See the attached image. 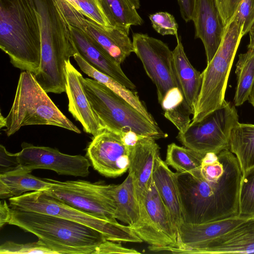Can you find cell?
I'll return each instance as SVG.
<instances>
[{"label": "cell", "instance_id": "836d02e7", "mask_svg": "<svg viewBox=\"0 0 254 254\" xmlns=\"http://www.w3.org/2000/svg\"><path fill=\"white\" fill-rule=\"evenodd\" d=\"M149 18L154 30L162 36L172 35L178 37V25L173 15L160 11L150 14Z\"/></svg>", "mask_w": 254, "mask_h": 254}, {"label": "cell", "instance_id": "484cf974", "mask_svg": "<svg viewBox=\"0 0 254 254\" xmlns=\"http://www.w3.org/2000/svg\"><path fill=\"white\" fill-rule=\"evenodd\" d=\"M73 58L80 69L89 77L105 85L117 95L123 98L147 120L154 125H158L152 116L149 113L144 104L140 100L137 93L129 89L112 77L93 67L79 54Z\"/></svg>", "mask_w": 254, "mask_h": 254}, {"label": "cell", "instance_id": "30bf717a", "mask_svg": "<svg viewBox=\"0 0 254 254\" xmlns=\"http://www.w3.org/2000/svg\"><path fill=\"white\" fill-rule=\"evenodd\" d=\"M235 107L226 101L201 121L179 131L177 138L186 147L203 154L229 149L231 131L239 123Z\"/></svg>", "mask_w": 254, "mask_h": 254}, {"label": "cell", "instance_id": "4316f807", "mask_svg": "<svg viewBox=\"0 0 254 254\" xmlns=\"http://www.w3.org/2000/svg\"><path fill=\"white\" fill-rule=\"evenodd\" d=\"M229 149L236 157L242 173L254 167V125L239 122L231 131Z\"/></svg>", "mask_w": 254, "mask_h": 254}, {"label": "cell", "instance_id": "3957f363", "mask_svg": "<svg viewBox=\"0 0 254 254\" xmlns=\"http://www.w3.org/2000/svg\"><path fill=\"white\" fill-rule=\"evenodd\" d=\"M0 48L14 67L38 71L41 37L35 0H0Z\"/></svg>", "mask_w": 254, "mask_h": 254}, {"label": "cell", "instance_id": "60d3db41", "mask_svg": "<svg viewBox=\"0 0 254 254\" xmlns=\"http://www.w3.org/2000/svg\"><path fill=\"white\" fill-rule=\"evenodd\" d=\"M11 215V207L5 200L0 201V227L1 228L6 224H8Z\"/></svg>", "mask_w": 254, "mask_h": 254}, {"label": "cell", "instance_id": "52a82bcc", "mask_svg": "<svg viewBox=\"0 0 254 254\" xmlns=\"http://www.w3.org/2000/svg\"><path fill=\"white\" fill-rule=\"evenodd\" d=\"M242 28L234 17L226 26L221 44L201 73V87L191 124L221 107L234 58L242 38Z\"/></svg>", "mask_w": 254, "mask_h": 254}, {"label": "cell", "instance_id": "603a6c76", "mask_svg": "<svg viewBox=\"0 0 254 254\" xmlns=\"http://www.w3.org/2000/svg\"><path fill=\"white\" fill-rule=\"evenodd\" d=\"M31 172L18 166L0 173V198L9 199L26 192L44 191L49 188V182L33 176Z\"/></svg>", "mask_w": 254, "mask_h": 254}, {"label": "cell", "instance_id": "8fae6325", "mask_svg": "<svg viewBox=\"0 0 254 254\" xmlns=\"http://www.w3.org/2000/svg\"><path fill=\"white\" fill-rule=\"evenodd\" d=\"M132 44L134 53L156 87L158 101L160 104L169 90L179 87L173 52L166 43L147 34L133 33Z\"/></svg>", "mask_w": 254, "mask_h": 254}, {"label": "cell", "instance_id": "7402d4cb", "mask_svg": "<svg viewBox=\"0 0 254 254\" xmlns=\"http://www.w3.org/2000/svg\"><path fill=\"white\" fill-rule=\"evenodd\" d=\"M172 51L174 70L179 87L193 116L202 84V74L190 64L179 37Z\"/></svg>", "mask_w": 254, "mask_h": 254}, {"label": "cell", "instance_id": "f35d334b", "mask_svg": "<svg viewBox=\"0 0 254 254\" xmlns=\"http://www.w3.org/2000/svg\"><path fill=\"white\" fill-rule=\"evenodd\" d=\"M18 166H19L18 153H11L1 144L0 145V173L14 169Z\"/></svg>", "mask_w": 254, "mask_h": 254}, {"label": "cell", "instance_id": "5b68a950", "mask_svg": "<svg viewBox=\"0 0 254 254\" xmlns=\"http://www.w3.org/2000/svg\"><path fill=\"white\" fill-rule=\"evenodd\" d=\"M47 93L33 73L26 70L21 72L11 109L6 117L0 116V128L5 127L3 130L7 136L30 125L54 126L81 133Z\"/></svg>", "mask_w": 254, "mask_h": 254}, {"label": "cell", "instance_id": "1f68e13d", "mask_svg": "<svg viewBox=\"0 0 254 254\" xmlns=\"http://www.w3.org/2000/svg\"><path fill=\"white\" fill-rule=\"evenodd\" d=\"M239 216L254 217V167L243 173L239 196Z\"/></svg>", "mask_w": 254, "mask_h": 254}, {"label": "cell", "instance_id": "74e56055", "mask_svg": "<svg viewBox=\"0 0 254 254\" xmlns=\"http://www.w3.org/2000/svg\"><path fill=\"white\" fill-rule=\"evenodd\" d=\"M242 0H216L218 9L226 26L234 17Z\"/></svg>", "mask_w": 254, "mask_h": 254}, {"label": "cell", "instance_id": "d4e9b609", "mask_svg": "<svg viewBox=\"0 0 254 254\" xmlns=\"http://www.w3.org/2000/svg\"><path fill=\"white\" fill-rule=\"evenodd\" d=\"M111 26L128 35L131 26L141 25L143 20L137 12L139 0H100Z\"/></svg>", "mask_w": 254, "mask_h": 254}, {"label": "cell", "instance_id": "4fadbf2b", "mask_svg": "<svg viewBox=\"0 0 254 254\" xmlns=\"http://www.w3.org/2000/svg\"><path fill=\"white\" fill-rule=\"evenodd\" d=\"M130 148L116 132L104 128L86 148V156L93 168L101 175L116 178L128 170Z\"/></svg>", "mask_w": 254, "mask_h": 254}, {"label": "cell", "instance_id": "ba28073f", "mask_svg": "<svg viewBox=\"0 0 254 254\" xmlns=\"http://www.w3.org/2000/svg\"><path fill=\"white\" fill-rule=\"evenodd\" d=\"M14 209L52 215L90 227L101 232L107 240L117 242L141 243L143 241L128 225L109 221L74 208L47 194L34 191L9 198Z\"/></svg>", "mask_w": 254, "mask_h": 254}, {"label": "cell", "instance_id": "7a4b0ae2", "mask_svg": "<svg viewBox=\"0 0 254 254\" xmlns=\"http://www.w3.org/2000/svg\"><path fill=\"white\" fill-rule=\"evenodd\" d=\"M38 9L41 37L39 68L34 74L47 93L66 91L65 62L76 54L69 24L56 0H35Z\"/></svg>", "mask_w": 254, "mask_h": 254}, {"label": "cell", "instance_id": "d590c367", "mask_svg": "<svg viewBox=\"0 0 254 254\" xmlns=\"http://www.w3.org/2000/svg\"><path fill=\"white\" fill-rule=\"evenodd\" d=\"M242 28L244 36L254 27V0H242L234 16Z\"/></svg>", "mask_w": 254, "mask_h": 254}, {"label": "cell", "instance_id": "8992f818", "mask_svg": "<svg viewBox=\"0 0 254 254\" xmlns=\"http://www.w3.org/2000/svg\"><path fill=\"white\" fill-rule=\"evenodd\" d=\"M83 84L90 105L104 128L113 131L131 130L154 139L167 134L151 123L127 101L93 78H84Z\"/></svg>", "mask_w": 254, "mask_h": 254}, {"label": "cell", "instance_id": "4dcf8cb0", "mask_svg": "<svg viewBox=\"0 0 254 254\" xmlns=\"http://www.w3.org/2000/svg\"><path fill=\"white\" fill-rule=\"evenodd\" d=\"M204 155L172 143L168 145L165 162L179 173H191L200 168Z\"/></svg>", "mask_w": 254, "mask_h": 254}, {"label": "cell", "instance_id": "f546056e", "mask_svg": "<svg viewBox=\"0 0 254 254\" xmlns=\"http://www.w3.org/2000/svg\"><path fill=\"white\" fill-rule=\"evenodd\" d=\"M237 86L234 98L235 106H240L248 101L249 95L254 81V48L239 55L236 64Z\"/></svg>", "mask_w": 254, "mask_h": 254}, {"label": "cell", "instance_id": "cb8c5ba5", "mask_svg": "<svg viewBox=\"0 0 254 254\" xmlns=\"http://www.w3.org/2000/svg\"><path fill=\"white\" fill-rule=\"evenodd\" d=\"M114 195L116 219L129 226L134 231L140 224L142 209L135 195L132 177L129 174L121 184L116 185Z\"/></svg>", "mask_w": 254, "mask_h": 254}, {"label": "cell", "instance_id": "7bdbcfd3", "mask_svg": "<svg viewBox=\"0 0 254 254\" xmlns=\"http://www.w3.org/2000/svg\"><path fill=\"white\" fill-rule=\"evenodd\" d=\"M250 42L248 45V48H254V27L249 32Z\"/></svg>", "mask_w": 254, "mask_h": 254}, {"label": "cell", "instance_id": "9c48e42d", "mask_svg": "<svg viewBox=\"0 0 254 254\" xmlns=\"http://www.w3.org/2000/svg\"><path fill=\"white\" fill-rule=\"evenodd\" d=\"M50 183L44 190L49 195L98 218L117 221L116 185L78 180L60 181L44 178Z\"/></svg>", "mask_w": 254, "mask_h": 254}, {"label": "cell", "instance_id": "277c9868", "mask_svg": "<svg viewBox=\"0 0 254 254\" xmlns=\"http://www.w3.org/2000/svg\"><path fill=\"white\" fill-rule=\"evenodd\" d=\"M37 236L57 254H91L105 238L99 231L62 217L12 209L8 223Z\"/></svg>", "mask_w": 254, "mask_h": 254}, {"label": "cell", "instance_id": "ac0fdd59", "mask_svg": "<svg viewBox=\"0 0 254 254\" xmlns=\"http://www.w3.org/2000/svg\"><path fill=\"white\" fill-rule=\"evenodd\" d=\"M191 20L195 38L202 42L208 64L221 44L226 27L216 0H196Z\"/></svg>", "mask_w": 254, "mask_h": 254}, {"label": "cell", "instance_id": "f1b7e54d", "mask_svg": "<svg viewBox=\"0 0 254 254\" xmlns=\"http://www.w3.org/2000/svg\"><path fill=\"white\" fill-rule=\"evenodd\" d=\"M165 117L179 131L185 130L190 125L192 115L184 95L179 87L169 90L160 104Z\"/></svg>", "mask_w": 254, "mask_h": 254}, {"label": "cell", "instance_id": "d6986e66", "mask_svg": "<svg viewBox=\"0 0 254 254\" xmlns=\"http://www.w3.org/2000/svg\"><path fill=\"white\" fill-rule=\"evenodd\" d=\"M68 23L95 40L120 64L134 52L128 35L115 27L101 26L77 11L73 13Z\"/></svg>", "mask_w": 254, "mask_h": 254}, {"label": "cell", "instance_id": "83f0119b", "mask_svg": "<svg viewBox=\"0 0 254 254\" xmlns=\"http://www.w3.org/2000/svg\"><path fill=\"white\" fill-rule=\"evenodd\" d=\"M144 204L152 222L176 245L177 233L173 225L169 211L154 183L153 179L148 188Z\"/></svg>", "mask_w": 254, "mask_h": 254}, {"label": "cell", "instance_id": "6da1fadb", "mask_svg": "<svg viewBox=\"0 0 254 254\" xmlns=\"http://www.w3.org/2000/svg\"><path fill=\"white\" fill-rule=\"evenodd\" d=\"M243 173L229 149L204 156L200 168L178 172L184 223H202L239 216Z\"/></svg>", "mask_w": 254, "mask_h": 254}, {"label": "cell", "instance_id": "ee69618b", "mask_svg": "<svg viewBox=\"0 0 254 254\" xmlns=\"http://www.w3.org/2000/svg\"><path fill=\"white\" fill-rule=\"evenodd\" d=\"M248 101L254 108V81L249 95Z\"/></svg>", "mask_w": 254, "mask_h": 254}, {"label": "cell", "instance_id": "e0dca14e", "mask_svg": "<svg viewBox=\"0 0 254 254\" xmlns=\"http://www.w3.org/2000/svg\"><path fill=\"white\" fill-rule=\"evenodd\" d=\"M65 67L68 111L81 123L85 132L95 136L104 128L88 99L83 84L84 78L70 61L65 62Z\"/></svg>", "mask_w": 254, "mask_h": 254}, {"label": "cell", "instance_id": "ab89813d", "mask_svg": "<svg viewBox=\"0 0 254 254\" xmlns=\"http://www.w3.org/2000/svg\"><path fill=\"white\" fill-rule=\"evenodd\" d=\"M181 15L186 22L192 20L196 0H177Z\"/></svg>", "mask_w": 254, "mask_h": 254}, {"label": "cell", "instance_id": "ffe728a7", "mask_svg": "<svg viewBox=\"0 0 254 254\" xmlns=\"http://www.w3.org/2000/svg\"><path fill=\"white\" fill-rule=\"evenodd\" d=\"M184 254H254V217L243 221L227 233Z\"/></svg>", "mask_w": 254, "mask_h": 254}, {"label": "cell", "instance_id": "d6a6232c", "mask_svg": "<svg viewBox=\"0 0 254 254\" xmlns=\"http://www.w3.org/2000/svg\"><path fill=\"white\" fill-rule=\"evenodd\" d=\"M0 254H57L45 243L39 240L36 242L19 244L7 241L0 246Z\"/></svg>", "mask_w": 254, "mask_h": 254}, {"label": "cell", "instance_id": "8d00e7d4", "mask_svg": "<svg viewBox=\"0 0 254 254\" xmlns=\"http://www.w3.org/2000/svg\"><path fill=\"white\" fill-rule=\"evenodd\" d=\"M117 242L105 240L97 248L93 254H140L135 249L123 247Z\"/></svg>", "mask_w": 254, "mask_h": 254}, {"label": "cell", "instance_id": "2e32d148", "mask_svg": "<svg viewBox=\"0 0 254 254\" xmlns=\"http://www.w3.org/2000/svg\"><path fill=\"white\" fill-rule=\"evenodd\" d=\"M160 147L154 138L142 136L130 148L128 174L131 176L136 198L144 207L145 196L152 180L155 162Z\"/></svg>", "mask_w": 254, "mask_h": 254}, {"label": "cell", "instance_id": "5bb4252c", "mask_svg": "<svg viewBox=\"0 0 254 254\" xmlns=\"http://www.w3.org/2000/svg\"><path fill=\"white\" fill-rule=\"evenodd\" d=\"M246 219L237 216L202 223H184L178 233L177 245L157 247L156 251L179 254L184 249L198 248L227 233Z\"/></svg>", "mask_w": 254, "mask_h": 254}, {"label": "cell", "instance_id": "9a60e30c", "mask_svg": "<svg viewBox=\"0 0 254 254\" xmlns=\"http://www.w3.org/2000/svg\"><path fill=\"white\" fill-rule=\"evenodd\" d=\"M71 37L76 53L99 71L112 77L127 88L136 86L126 76L120 64L95 40L81 29L69 24Z\"/></svg>", "mask_w": 254, "mask_h": 254}, {"label": "cell", "instance_id": "e575fe53", "mask_svg": "<svg viewBox=\"0 0 254 254\" xmlns=\"http://www.w3.org/2000/svg\"><path fill=\"white\" fill-rule=\"evenodd\" d=\"M83 15L97 24L106 27L110 25L103 10L100 0H77Z\"/></svg>", "mask_w": 254, "mask_h": 254}, {"label": "cell", "instance_id": "7c38bea8", "mask_svg": "<svg viewBox=\"0 0 254 254\" xmlns=\"http://www.w3.org/2000/svg\"><path fill=\"white\" fill-rule=\"evenodd\" d=\"M21 148L18 152L19 166L30 172L48 169L59 175L81 177H86L90 173L91 163L82 155L64 154L56 148L25 142L21 144Z\"/></svg>", "mask_w": 254, "mask_h": 254}, {"label": "cell", "instance_id": "44dd1931", "mask_svg": "<svg viewBox=\"0 0 254 254\" xmlns=\"http://www.w3.org/2000/svg\"><path fill=\"white\" fill-rule=\"evenodd\" d=\"M160 155L156 159L152 179L169 211L177 236L184 223V213L178 181V172L172 171Z\"/></svg>", "mask_w": 254, "mask_h": 254}, {"label": "cell", "instance_id": "b9f144b4", "mask_svg": "<svg viewBox=\"0 0 254 254\" xmlns=\"http://www.w3.org/2000/svg\"><path fill=\"white\" fill-rule=\"evenodd\" d=\"M69 4L72 6L75 10L83 15L81 9L78 5L77 0H64Z\"/></svg>", "mask_w": 254, "mask_h": 254}]
</instances>
